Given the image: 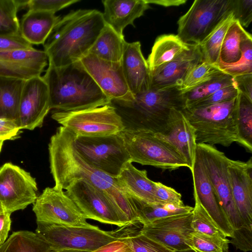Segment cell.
Listing matches in <instances>:
<instances>
[{
    "label": "cell",
    "instance_id": "1",
    "mask_svg": "<svg viewBox=\"0 0 252 252\" xmlns=\"http://www.w3.org/2000/svg\"><path fill=\"white\" fill-rule=\"evenodd\" d=\"M75 134L61 126L48 144L50 168L56 188L63 189L70 183L84 180L104 192L128 223L139 222V208L112 177L88 162L76 149Z\"/></svg>",
    "mask_w": 252,
    "mask_h": 252
},
{
    "label": "cell",
    "instance_id": "2",
    "mask_svg": "<svg viewBox=\"0 0 252 252\" xmlns=\"http://www.w3.org/2000/svg\"><path fill=\"white\" fill-rule=\"evenodd\" d=\"M102 13L96 9H78L61 17L44 44L48 63L64 66L89 54L104 27Z\"/></svg>",
    "mask_w": 252,
    "mask_h": 252
},
{
    "label": "cell",
    "instance_id": "3",
    "mask_svg": "<svg viewBox=\"0 0 252 252\" xmlns=\"http://www.w3.org/2000/svg\"><path fill=\"white\" fill-rule=\"evenodd\" d=\"M42 77L48 88L51 109L70 111L110 103L80 61L62 67L49 64Z\"/></svg>",
    "mask_w": 252,
    "mask_h": 252
},
{
    "label": "cell",
    "instance_id": "4",
    "mask_svg": "<svg viewBox=\"0 0 252 252\" xmlns=\"http://www.w3.org/2000/svg\"><path fill=\"white\" fill-rule=\"evenodd\" d=\"M126 129L153 133L161 132L172 111L186 108L183 94L178 87L148 90L134 95L131 101L111 100Z\"/></svg>",
    "mask_w": 252,
    "mask_h": 252
},
{
    "label": "cell",
    "instance_id": "5",
    "mask_svg": "<svg viewBox=\"0 0 252 252\" xmlns=\"http://www.w3.org/2000/svg\"><path fill=\"white\" fill-rule=\"evenodd\" d=\"M237 97L204 106L185 108L182 111L194 129L197 144L228 147L237 142L235 119Z\"/></svg>",
    "mask_w": 252,
    "mask_h": 252
},
{
    "label": "cell",
    "instance_id": "6",
    "mask_svg": "<svg viewBox=\"0 0 252 252\" xmlns=\"http://www.w3.org/2000/svg\"><path fill=\"white\" fill-rule=\"evenodd\" d=\"M119 133L131 162L170 171L188 167L187 162L175 149L153 133L125 128Z\"/></svg>",
    "mask_w": 252,
    "mask_h": 252
},
{
    "label": "cell",
    "instance_id": "7",
    "mask_svg": "<svg viewBox=\"0 0 252 252\" xmlns=\"http://www.w3.org/2000/svg\"><path fill=\"white\" fill-rule=\"evenodd\" d=\"M74 143L79 154L88 162L112 177L117 178L124 166L131 162L119 133L75 135Z\"/></svg>",
    "mask_w": 252,
    "mask_h": 252
},
{
    "label": "cell",
    "instance_id": "8",
    "mask_svg": "<svg viewBox=\"0 0 252 252\" xmlns=\"http://www.w3.org/2000/svg\"><path fill=\"white\" fill-rule=\"evenodd\" d=\"M51 117L77 136L118 134L126 128L121 117L110 103L75 111L54 110Z\"/></svg>",
    "mask_w": 252,
    "mask_h": 252
},
{
    "label": "cell",
    "instance_id": "9",
    "mask_svg": "<svg viewBox=\"0 0 252 252\" xmlns=\"http://www.w3.org/2000/svg\"><path fill=\"white\" fill-rule=\"evenodd\" d=\"M232 12V0H195L179 19L177 35L185 43L199 45Z\"/></svg>",
    "mask_w": 252,
    "mask_h": 252
},
{
    "label": "cell",
    "instance_id": "10",
    "mask_svg": "<svg viewBox=\"0 0 252 252\" xmlns=\"http://www.w3.org/2000/svg\"><path fill=\"white\" fill-rule=\"evenodd\" d=\"M35 233L44 240L51 250L70 249L91 252L117 240L111 231L97 226L74 227L36 222Z\"/></svg>",
    "mask_w": 252,
    "mask_h": 252
},
{
    "label": "cell",
    "instance_id": "11",
    "mask_svg": "<svg viewBox=\"0 0 252 252\" xmlns=\"http://www.w3.org/2000/svg\"><path fill=\"white\" fill-rule=\"evenodd\" d=\"M196 153L203 163L219 203L233 231L245 226L231 193L227 172L229 158L214 146L206 144H197Z\"/></svg>",
    "mask_w": 252,
    "mask_h": 252
},
{
    "label": "cell",
    "instance_id": "12",
    "mask_svg": "<svg viewBox=\"0 0 252 252\" xmlns=\"http://www.w3.org/2000/svg\"><path fill=\"white\" fill-rule=\"evenodd\" d=\"M86 219L121 227L128 223L108 196L84 180H75L64 188Z\"/></svg>",
    "mask_w": 252,
    "mask_h": 252
},
{
    "label": "cell",
    "instance_id": "13",
    "mask_svg": "<svg viewBox=\"0 0 252 252\" xmlns=\"http://www.w3.org/2000/svg\"><path fill=\"white\" fill-rule=\"evenodd\" d=\"M33 204L36 222L81 227L93 226L63 189L55 187L46 188Z\"/></svg>",
    "mask_w": 252,
    "mask_h": 252
},
{
    "label": "cell",
    "instance_id": "14",
    "mask_svg": "<svg viewBox=\"0 0 252 252\" xmlns=\"http://www.w3.org/2000/svg\"><path fill=\"white\" fill-rule=\"evenodd\" d=\"M37 190L29 172L10 162L0 166V203L5 212L11 214L33 204Z\"/></svg>",
    "mask_w": 252,
    "mask_h": 252
},
{
    "label": "cell",
    "instance_id": "15",
    "mask_svg": "<svg viewBox=\"0 0 252 252\" xmlns=\"http://www.w3.org/2000/svg\"><path fill=\"white\" fill-rule=\"evenodd\" d=\"M50 108L48 88L42 76L25 80L21 93L17 121L21 129L41 127Z\"/></svg>",
    "mask_w": 252,
    "mask_h": 252
},
{
    "label": "cell",
    "instance_id": "16",
    "mask_svg": "<svg viewBox=\"0 0 252 252\" xmlns=\"http://www.w3.org/2000/svg\"><path fill=\"white\" fill-rule=\"evenodd\" d=\"M80 61L110 101H131L134 98L126 81L121 62L104 61L91 54Z\"/></svg>",
    "mask_w": 252,
    "mask_h": 252
},
{
    "label": "cell",
    "instance_id": "17",
    "mask_svg": "<svg viewBox=\"0 0 252 252\" xmlns=\"http://www.w3.org/2000/svg\"><path fill=\"white\" fill-rule=\"evenodd\" d=\"M192 212L173 216L143 225L140 232L166 247L179 251L190 249L187 239L193 232L191 226Z\"/></svg>",
    "mask_w": 252,
    "mask_h": 252
},
{
    "label": "cell",
    "instance_id": "18",
    "mask_svg": "<svg viewBox=\"0 0 252 252\" xmlns=\"http://www.w3.org/2000/svg\"><path fill=\"white\" fill-rule=\"evenodd\" d=\"M48 62L45 52L34 48L1 52L0 76L27 80L41 76Z\"/></svg>",
    "mask_w": 252,
    "mask_h": 252
},
{
    "label": "cell",
    "instance_id": "19",
    "mask_svg": "<svg viewBox=\"0 0 252 252\" xmlns=\"http://www.w3.org/2000/svg\"><path fill=\"white\" fill-rule=\"evenodd\" d=\"M227 172L238 212L245 226L252 229V158L247 161L229 159Z\"/></svg>",
    "mask_w": 252,
    "mask_h": 252
},
{
    "label": "cell",
    "instance_id": "20",
    "mask_svg": "<svg viewBox=\"0 0 252 252\" xmlns=\"http://www.w3.org/2000/svg\"><path fill=\"white\" fill-rule=\"evenodd\" d=\"M154 134L175 149L191 169L197 145L195 131L182 111L173 109L164 129Z\"/></svg>",
    "mask_w": 252,
    "mask_h": 252
},
{
    "label": "cell",
    "instance_id": "21",
    "mask_svg": "<svg viewBox=\"0 0 252 252\" xmlns=\"http://www.w3.org/2000/svg\"><path fill=\"white\" fill-rule=\"evenodd\" d=\"M202 61L199 45L193 44L175 59L150 72V89L180 87L188 73Z\"/></svg>",
    "mask_w": 252,
    "mask_h": 252
},
{
    "label": "cell",
    "instance_id": "22",
    "mask_svg": "<svg viewBox=\"0 0 252 252\" xmlns=\"http://www.w3.org/2000/svg\"><path fill=\"white\" fill-rule=\"evenodd\" d=\"M193 180V193L226 237L232 238L233 229L222 211L211 182L199 157L196 153L190 170Z\"/></svg>",
    "mask_w": 252,
    "mask_h": 252
},
{
    "label": "cell",
    "instance_id": "23",
    "mask_svg": "<svg viewBox=\"0 0 252 252\" xmlns=\"http://www.w3.org/2000/svg\"><path fill=\"white\" fill-rule=\"evenodd\" d=\"M121 63L127 85L133 96L150 89V72L139 41L126 42Z\"/></svg>",
    "mask_w": 252,
    "mask_h": 252
},
{
    "label": "cell",
    "instance_id": "24",
    "mask_svg": "<svg viewBox=\"0 0 252 252\" xmlns=\"http://www.w3.org/2000/svg\"><path fill=\"white\" fill-rule=\"evenodd\" d=\"M102 16L106 25L120 35L128 25L135 27L134 21L151 8L146 0H103Z\"/></svg>",
    "mask_w": 252,
    "mask_h": 252
},
{
    "label": "cell",
    "instance_id": "25",
    "mask_svg": "<svg viewBox=\"0 0 252 252\" xmlns=\"http://www.w3.org/2000/svg\"><path fill=\"white\" fill-rule=\"evenodd\" d=\"M125 192L138 205L158 204L155 197V182L150 180L146 170H139L129 162L116 178Z\"/></svg>",
    "mask_w": 252,
    "mask_h": 252
},
{
    "label": "cell",
    "instance_id": "26",
    "mask_svg": "<svg viewBox=\"0 0 252 252\" xmlns=\"http://www.w3.org/2000/svg\"><path fill=\"white\" fill-rule=\"evenodd\" d=\"M61 17L51 12L28 10L20 22V34L32 45H44Z\"/></svg>",
    "mask_w": 252,
    "mask_h": 252
},
{
    "label": "cell",
    "instance_id": "27",
    "mask_svg": "<svg viewBox=\"0 0 252 252\" xmlns=\"http://www.w3.org/2000/svg\"><path fill=\"white\" fill-rule=\"evenodd\" d=\"M192 45L184 42L177 35L165 34L158 36L147 60L150 72L175 59Z\"/></svg>",
    "mask_w": 252,
    "mask_h": 252
},
{
    "label": "cell",
    "instance_id": "28",
    "mask_svg": "<svg viewBox=\"0 0 252 252\" xmlns=\"http://www.w3.org/2000/svg\"><path fill=\"white\" fill-rule=\"evenodd\" d=\"M126 42L124 35L105 24L89 54L104 61L121 62Z\"/></svg>",
    "mask_w": 252,
    "mask_h": 252
},
{
    "label": "cell",
    "instance_id": "29",
    "mask_svg": "<svg viewBox=\"0 0 252 252\" xmlns=\"http://www.w3.org/2000/svg\"><path fill=\"white\" fill-rule=\"evenodd\" d=\"M138 222L128 223L111 231L117 239H124L130 244L134 252H175L140 232Z\"/></svg>",
    "mask_w": 252,
    "mask_h": 252
},
{
    "label": "cell",
    "instance_id": "30",
    "mask_svg": "<svg viewBox=\"0 0 252 252\" xmlns=\"http://www.w3.org/2000/svg\"><path fill=\"white\" fill-rule=\"evenodd\" d=\"M25 80L0 76V117L17 120L19 105Z\"/></svg>",
    "mask_w": 252,
    "mask_h": 252
},
{
    "label": "cell",
    "instance_id": "31",
    "mask_svg": "<svg viewBox=\"0 0 252 252\" xmlns=\"http://www.w3.org/2000/svg\"><path fill=\"white\" fill-rule=\"evenodd\" d=\"M49 245L36 233L15 231L0 246V252H50Z\"/></svg>",
    "mask_w": 252,
    "mask_h": 252
},
{
    "label": "cell",
    "instance_id": "32",
    "mask_svg": "<svg viewBox=\"0 0 252 252\" xmlns=\"http://www.w3.org/2000/svg\"><path fill=\"white\" fill-rule=\"evenodd\" d=\"M252 35L234 19L230 25L223 38L219 60L225 63L238 61L241 56L242 42Z\"/></svg>",
    "mask_w": 252,
    "mask_h": 252
},
{
    "label": "cell",
    "instance_id": "33",
    "mask_svg": "<svg viewBox=\"0 0 252 252\" xmlns=\"http://www.w3.org/2000/svg\"><path fill=\"white\" fill-rule=\"evenodd\" d=\"M238 143L252 152V101L239 93L235 110Z\"/></svg>",
    "mask_w": 252,
    "mask_h": 252
},
{
    "label": "cell",
    "instance_id": "34",
    "mask_svg": "<svg viewBox=\"0 0 252 252\" xmlns=\"http://www.w3.org/2000/svg\"><path fill=\"white\" fill-rule=\"evenodd\" d=\"M193 195L195 205L191 222L193 232L211 237L229 246L230 240L203 207L197 195L195 193Z\"/></svg>",
    "mask_w": 252,
    "mask_h": 252
},
{
    "label": "cell",
    "instance_id": "35",
    "mask_svg": "<svg viewBox=\"0 0 252 252\" xmlns=\"http://www.w3.org/2000/svg\"><path fill=\"white\" fill-rule=\"evenodd\" d=\"M234 19L232 12L199 45L203 62L214 65L218 63L223 38L230 25Z\"/></svg>",
    "mask_w": 252,
    "mask_h": 252
},
{
    "label": "cell",
    "instance_id": "36",
    "mask_svg": "<svg viewBox=\"0 0 252 252\" xmlns=\"http://www.w3.org/2000/svg\"><path fill=\"white\" fill-rule=\"evenodd\" d=\"M139 222L142 225L169 217L190 213L193 207L188 205L178 206L171 204L138 205Z\"/></svg>",
    "mask_w": 252,
    "mask_h": 252
},
{
    "label": "cell",
    "instance_id": "37",
    "mask_svg": "<svg viewBox=\"0 0 252 252\" xmlns=\"http://www.w3.org/2000/svg\"><path fill=\"white\" fill-rule=\"evenodd\" d=\"M233 77L223 72L183 93L186 108L211 95L218 90L233 84Z\"/></svg>",
    "mask_w": 252,
    "mask_h": 252
},
{
    "label": "cell",
    "instance_id": "38",
    "mask_svg": "<svg viewBox=\"0 0 252 252\" xmlns=\"http://www.w3.org/2000/svg\"><path fill=\"white\" fill-rule=\"evenodd\" d=\"M241 56L233 63H225L220 61L215 64L222 72L233 77L252 74V37L244 39L241 45Z\"/></svg>",
    "mask_w": 252,
    "mask_h": 252
},
{
    "label": "cell",
    "instance_id": "39",
    "mask_svg": "<svg viewBox=\"0 0 252 252\" xmlns=\"http://www.w3.org/2000/svg\"><path fill=\"white\" fill-rule=\"evenodd\" d=\"M21 9L19 0H0V35L20 34L18 12Z\"/></svg>",
    "mask_w": 252,
    "mask_h": 252
},
{
    "label": "cell",
    "instance_id": "40",
    "mask_svg": "<svg viewBox=\"0 0 252 252\" xmlns=\"http://www.w3.org/2000/svg\"><path fill=\"white\" fill-rule=\"evenodd\" d=\"M222 72L216 65L202 61L188 73L178 89L183 94L211 80Z\"/></svg>",
    "mask_w": 252,
    "mask_h": 252
},
{
    "label": "cell",
    "instance_id": "41",
    "mask_svg": "<svg viewBox=\"0 0 252 252\" xmlns=\"http://www.w3.org/2000/svg\"><path fill=\"white\" fill-rule=\"evenodd\" d=\"M187 244L197 252H228L229 247L211 237L195 232L189 234Z\"/></svg>",
    "mask_w": 252,
    "mask_h": 252
},
{
    "label": "cell",
    "instance_id": "42",
    "mask_svg": "<svg viewBox=\"0 0 252 252\" xmlns=\"http://www.w3.org/2000/svg\"><path fill=\"white\" fill-rule=\"evenodd\" d=\"M238 94L239 92L233 83L232 85L218 90L207 97L186 108L202 107L229 101L237 97Z\"/></svg>",
    "mask_w": 252,
    "mask_h": 252
},
{
    "label": "cell",
    "instance_id": "43",
    "mask_svg": "<svg viewBox=\"0 0 252 252\" xmlns=\"http://www.w3.org/2000/svg\"><path fill=\"white\" fill-rule=\"evenodd\" d=\"M80 0H29L28 10L42 11L55 13Z\"/></svg>",
    "mask_w": 252,
    "mask_h": 252
},
{
    "label": "cell",
    "instance_id": "44",
    "mask_svg": "<svg viewBox=\"0 0 252 252\" xmlns=\"http://www.w3.org/2000/svg\"><path fill=\"white\" fill-rule=\"evenodd\" d=\"M155 197L158 204H171L178 206L185 204L182 199V195L174 189L162 183L155 182Z\"/></svg>",
    "mask_w": 252,
    "mask_h": 252
},
{
    "label": "cell",
    "instance_id": "45",
    "mask_svg": "<svg viewBox=\"0 0 252 252\" xmlns=\"http://www.w3.org/2000/svg\"><path fill=\"white\" fill-rule=\"evenodd\" d=\"M234 19L244 28H247L252 21V0H232Z\"/></svg>",
    "mask_w": 252,
    "mask_h": 252
},
{
    "label": "cell",
    "instance_id": "46",
    "mask_svg": "<svg viewBox=\"0 0 252 252\" xmlns=\"http://www.w3.org/2000/svg\"><path fill=\"white\" fill-rule=\"evenodd\" d=\"M230 243L238 250L244 252L252 250V229L244 226L233 231Z\"/></svg>",
    "mask_w": 252,
    "mask_h": 252
},
{
    "label": "cell",
    "instance_id": "47",
    "mask_svg": "<svg viewBox=\"0 0 252 252\" xmlns=\"http://www.w3.org/2000/svg\"><path fill=\"white\" fill-rule=\"evenodd\" d=\"M33 46L21 35H0V52L15 50H29Z\"/></svg>",
    "mask_w": 252,
    "mask_h": 252
},
{
    "label": "cell",
    "instance_id": "48",
    "mask_svg": "<svg viewBox=\"0 0 252 252\" xmlns=\"http://www.w3.org/2000/svg\"><path fill=\"white\" fill-rule=\"evenodd\" d=\"M21 129L17 120L0 117V140L15 139Z\"/></svg>",
    "mask_w": 252,
    "mask_h": 252
},
{
    "label": "cell",
    "instance_id": "49",
    "mask_svg": "<svg viewBox=\"0 0 252 252\" xmlns=\"http://www.w3.org/2000/svg\"><path fill=\"white\" fill-rule=\"evenodd\" d=\"M234 85L239 93L252 101V74H246L233 77Z\"/></svg>",
    "mask_w": 252,
    "mask_h": 252
},
{
    "label": "cell",
    "instance_id": "50",
    "mask_svg": "<svg viewBox=\"0 0 252 252\" xmlns=\"http://www.w3.org/2000/svg\"><path fill=\"white\" fill-rule=\"evenodd\" d=\"M91 252H134L129 243L124 239H117Z\"/></svg>",
    "mask_w": 252,
    "mask_h": 252
},
{
    "label": "cell",
    "instance_id": "51",
    "mask_svg": "<svg viewBox=\"0 0 252 252\" xmlns=\"http://www.w3.org/2000/svg\"><path fill=\"white\" fill-rule=\"evenodd\" d=\"M10 215L5 211L0 213V246L7 239L11 223Z\"/></svg>",
    "mask_w": 252,
    "mask_h": 252
},
{
    "label": "cell",
    "instance_id": "52",
    "mask_svg": "<svg viewBox=\"0 0 252 252\" xmlns=\"http://www.w3.org/2000/svg\"><path fill=\"white\" fill-rule=\"evenodd\" d=\"M187 0H146L149 4H155L164 7L177 6L185 4Z\"/></svg>",
    "mask_w": 252,
    "mask_h": 252
},
{
    "label": "cell",
    "instance_id": "53",
    "mask_svg": "<svg viewBox=\"0 0 252 252\" xmlns=\"http://www.w3.org/2000/svg\"><path fill=\"white\" fill-rule=\"evenodd\" d=\"M50 252H88L75 250L63 249V250H51Z\"/></svg>",
    "mask_w": 252,
    "mask_h": 252
},
{
    "label": "cell",
    "instance_id": "54",
    "mask_svg": "<svg viewBox=\"0 0 252 252\" xmlns=\"http://www.w3.org/2000/svg\"><path fill=\"white\" fill-rule=\"evenodd\" d=\"M175 252H196L195 251H194L191 249H188L183 250V251H175Z\"/></svg>",
    "mask_w": 252,
    "mask_h": 252
},
{
    "label": "cell",
    "instance_id": "55",
    "mask_svg": "<svg viewBox=\"0 0 252 252\" xmlns=\"http://www.w3.org/2000/svg\"><path fill=\"white\" fill-rule=\"evenodd\" d=\"M3 211H4L2 205L0 203V213L3 212Z\"/></svg>",
    "mask_w": 252,
    "mask_h": 252
},
{
    "label": "cell",
    "instance_id": "56",
    "mask_svg": "<svg viewBox=\"0 0 252 252\" xmlns=\"http://www.w3.org/2000/svg\"><path fill=\"white\" fill-rule=\"evenodd\" d=\"M3 142L4 141H3L0 140V152L1 151L2 147V145H3Z\"/></svg>",
    "mask_w": 252,
    "mask_h": 252
}]
</instances>
